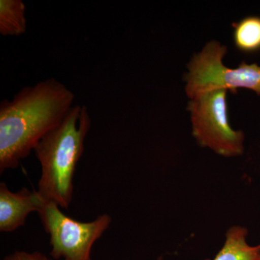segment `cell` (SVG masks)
Wrapping results in <instances>:
<instances>
[{"label":"cell","mask_w":260,"mask_h":260,"mask_svg":"<svg viewBox=\"0 0 260 260\" xmlns=\"http://www.w3.org/2000/svg\"><path fill=\"white\" fill-rule=\"evenodd\" d=\"M248 229L234 225L227 231L223 247L213 259L205 260H260V244H248ZM161 260V259H158Z\"/></svg>","instance_id":"obj_7"},{"label":"cell","mask_w":260,"mask_h":260,"mask_svg":"<svg viewBox=\"0 0 260 260\" xmlns=\"http://www.w3.org/2000/svg\"><path fill=\"white\" fill-rule=\"evenodd\" d=\"M90 127L88 108L75 105L64 120L36 147L34 151L42 167L37 191L46 203H54L63 209L69 208L75 171Z\"/></svg>","instance_id":"obj_2"},{"label":"cell","mask_w":260,"mask_h":260,"mask_svg":"<svg viewBox=\"0 0 260 260\" xmlns=\"http://www.w3.org/2000/svg\"><path fill=\"white\" fill-rule=\"evenodd\" d=\"M37 213L50 237V256L54 259L92 260L93 244L112 220L110 215L104 213L93 221H78L65 215L53 203H46Z\"/></svg>","instance_id":"obj_5"},{"label":"cell","mask_w":260,"mask_h":260,"mask_svg":"<svg viewBox=\"0 0 260 260\" xmlns=\"http://www.w3.org/2000/svg\"><path fill=\"white\" fill-rule=\"evenodd\" d=\"M232 26L233 41L238 51L244 54L260 51V16L244 17Z\"/></svg>","instance_id":"obj_9"},{"label":"cell","mask_w":260,"mask_h":260,"mask_svg":"<svg viewBox=\"0 0 260 260\" xmlns=\"http://www.w3.org/2000/svg\"><path fill=\"white\" fill-rule=\"evenodd\" d=\"M26 7L22 0H0V34L20 37L25 34Z\"/></svg>","instance_id":"obj_8"},{"label":"cell","mask_w":260,"mask_h":260,"mask_svg":"<svg viewBox=\"0 0 260 260\" xmlns=\"http://www.w3.org/2000/svg\"><path fill=\"white\" fill-rule=\"evenodd\" d=\"M75 93L54 78L25 87L0 104V173L15 169L69 114Z\"/></svg>","instance_id":"obj_1"},{"label":"cell","mask_w":260,"mask_h":260,"mask_svg":"<svg viewBox=\"0 0 260 260\" xmlns=\"http://www.w3.org/2000/svg\"><path fill=\"white\" fill-rule=\"evenodd\" d=\"M3 260H51L40 251L28 252L25 251H15Z\"/></svg>","instance_id":"obj_10"},{"label":"cell","mask_w":260,"mask_h":260,"mask_svg":"<svg viewBox=\"0 0 260 260\" xmlns=\"http://www.w3.org/2000/svg\"><path fill=\"white\" fill-rule=\"evenodd\" d=\"M227 90L206 92L189 99L191 133L202 148L226 158L240 156L244 152L245 135L233 129L228 109Z\"/></svg>","instance_id":"obj_4"},{"label":"cell","mask_w":260,"mask_h":260,"mask_svg":"<svg viewBox=\"0 0 260 260\" xmlns=\"http://www.w3.org/2000/svg\"><path fill=\"white\" fill-rule=\"evenodd\" d=\"M46 202L37 191L23 188L13 192L5 182L0 184V232H13L25 224L32 212L42 209Z\"/></svg>","instance_id":"obj_6"},{"label":"cell","mask_w":260,"mask_h":260,"mask_svg":"<svg viewBox=\"0 0 260 260\" xmlns=\"http://www.w3.org/2000/svg\"><path fill=\"white\" fill-rule=\"evenodd\" d=\"M227 52L226 46L212 40L192 56L184 75L189 99L213 90L237 93L239 88L251 90L260 96V65L242 61L237 68H228L223 64Z\"/></svg>","instance_id":"obj_3"}]
</instances>
